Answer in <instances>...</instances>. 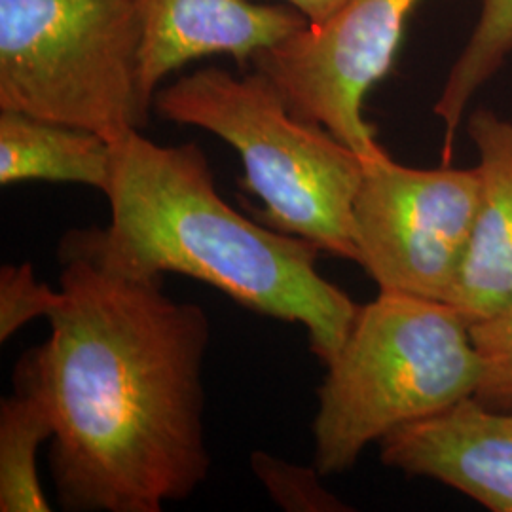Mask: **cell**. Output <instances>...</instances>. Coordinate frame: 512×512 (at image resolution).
<instances>
[{
  "instance_id": "obj_1",
  "label": "cell",
  "mask_w": 512,
  "mask_h": 512,
  "mask_svg": "<svg viewBox=\"0 0 512 512\" xmlns=\"http://www.w3.org/2000/svg\"><path fill=\"white\" fill-rule=\"evenodd\" d=\"M50 336L14 382L50 404V473L71 512H162L209 475L203 363L211 323L165 293L164 277L124 274L63 236Z\"/></svg>"
},
{
  "instance_id": "obj_2",
  "label": "cell",
  "mask_w": 512,
  "mask_h": 512,
  "mask_svg": "<svg viewBox=\"0 0 512 512\" xmlns=\"http://www.w3.org/2000/svg\"><path fill=\"white\" fill-rule=\"evenodd\" d=\"M105 196L109 226L65 234L88 255L124 274L186 275L245 310L298 323L323 365L342 348L359 306L319 274L321 251L224 202L196 143L164 147L129 131L112 143Z\"/></svg>"
},
{
  "instance_id": "obj_3",
  "label": "cell",
  "mask_w": 512,
  "mask_h": 512,
  "mask_svg": "<svg viewBox=\"0 0 512 512\" xmlns=\"http://www.w3.org/2000/svg\"><path fill=\"white\" fill-rule=\"evenodd\" d=\"M317 387L313 467L344 475L372 442L475 397L480 361L454 306L380 291L359 306Z\"/></svg>"
},
{
  "instance_id": "obj_4",
  "label": "cell",
  "mask_w": 512,
  "mask_h": 512,
  "mask_svg": "<svg viewBox=\"0 0 512 512\" xmlns=\"http://www.w3.org/2000/svg\"><path fill=\"white\" fill-rule=\"evenodd\" d=\"M154 110L238 152L243 186L262 202L256 220L357 264L353 203L363 156L329 129L294 116L266 74L203 67L158 90Z\"/></svg>"
},
{
  "instance_id": "obj_5",
  "label": "cell",
  "mask_w": 512,
  "mask_h": 512,
  "mask_svg": "<svg viewBox=\"0 0 512 512\" xmlns=\"http://www.w3.org/2000/svg\"><path fill=\"white\" fill-rule=\"evenodd\" d=\"M139 55L129 0H0V110L114 143L148 124Z\"/></svg>"
},
{
  "instance_id": "obj_6",
  "label": "cell",
  "mask_w": 512,
  "mask_h": 512,
  "mask_svg": "<svg viewBox=\"0 0 512 512\" xmlns=\"http://www.w3.org/2000/svg\"><path fill=\"white\" fill-rule=\"evenodd\" d=\"M476 167L418 169L387 150L363 158L353 234L368 277L387 293L448 302L473 236Z\"/></svg>"
},
{
  "instance_id": "obj_7",
  "label": "cell",
  "mask_w": 512,
  "mask_h": 512,
  "mask_svg": "<svg viewBox=\"0 0 512 512\" xmlns=\"http://www.w3.org/2000/svg\"><path fill=\"white\" fill-rule=\"evenodd\" d=\"M420 0H346L321 25L262 50L251 61L294 116L319 124L363 158L382 150L363 116L366 93L389 73L404 25Z\"/></svg>"
},
{
  "instance_id": "obj_8",
  "label": "cell",
  "mask_w": 512,
  "mask_h": 512,
  "mask_svg": "<svg viewBox=\"0 0 512 512\" xmlns=\"http://www.w3.org/2000/svg\"><path fill=\"white\" fill-rule=\"evenodd\" d=\"M141 21L139 84L148 107L165 76L207 55L247 65L310 21L293 6L251 0H129Z\"/></svg>"
},
{
  "instance_id": "obj_9",
  "label": "cell",
  "mask_w": 512,
  "mask_h": 512,
  "mask_svg": "<svg viewBox=\"0 0 512 512\" xmlns=\"http://www.w3.org/2000/svg\"><path fill=\"white\" fill-rule=\"evenodd\" d=\"M385 467L423 476L512 512V410L467 397L380 440Z\"/></svg>"
},
{
  "instance_id": "obj_10",
  "label": "cell",
  "mask_w": 512,
  "mask_h": 512,
  "mask_svg": "<svg viewBox=\"0 0 512 512\" xmlns=\"http://www.w3.org/2000/svg\"><path fill=\"white\" fill-rule=\"evenodd\" d=\"M467 133L478 154L473 236L448 302L469 325L512 302V120L476 109Z\"/></svg>"
},
{
  "instance_id": "obj_11",
  "label": "cell",
  "mask_w": 512,
  "mask_h": 512,
  "mask_svg": "<svg viewBox=\"0 0 512 512\" xmlns=\"http://www.w3.org/2000/svg\"><path fill=\"white\" fill-rule=\"evenodd\" d=\"M112 143L105 137L18 110H0V184H86L107 194Z\"/></svg>"
},
{
  "instance_id": "obj_12",
  "label": "cell",
  "mask_w": 512,
  "mask_h": 512,
  "mask_svg": "<svg viewBox=\"0 0 512 512\" xmlns=\"http://www.w3.org/2000/svg\"><path fill=\"white\" fill-rule=\"evenodd\" d=\"M0 401V511L48 512L38 478V448L54 437L50 404L29 385Z\"/></svg>"
},
{
  "instance_id": "obj_13",
  "label": "cell",
  "mask_w": 512,
  "mask_h": 512,
  "mask_svg": "<svg viewBox=\"0 0 512 512\" xmlns=\"http://www.w3.org/2000/svg\"><path fill=\"white\" fill-rule=\"evenodd\" d=\"M512 55V0H480L475 27L463 44L433 107L444 126V164L454 154L456 133L473 97Z\"/></svg>"
},
{
  "instance_id": "obj_14",
  "label": "cell",
  "mask_w": 512,
  "mask_h": 512,
  "mask_svg": "<svg viewBox=\"0 0 512 512\" xmlns=\"http://www.w3.org/2000/svg\"><path fill=\"white\" fill-rule=\"evenodd\" d=\"M251 469L262 482L277 507L289 512H344L351 511L344 501L321 484L315 467L294 465L275 458L268 452L251 456Z\"/></svg>"
},
{
  "instance_id": "obj_15",
  "label": "cell",
  "mask_w": 512,
  "mask_h": 512,
  "mask_svg": "<svg viewBox=\"0 0 512 512\" xmlns=\"http://www.w3.org/2000/svg\"><path fill=\"white\" fill-rule=\"evenodd\" d=\"M480 361L476 399L512 410V302L469 325Z\"/></svg>"
},
{
  "instance_id": "obj_16",
  "label": "cell",
  "mask_w": 512,
  "mask_h": 512,
  "mask_svg": "<svg viewBox=\"0 0 512 512\" xmlns=\"http://www.w3.org/2000/svg\"><path fill=\"white\" fill-rule=\"evenodd\" d=\"M59 291L40 281L29 262L6 264L0 270V342L38 317H48Z\"/></svg>"
},
{
  "instance_id": "obj_17",
  "label": "cell",
  "mask_w": 512,
  "mask_h": 512,
  "mask_svg": "<svg viewBox=\"0 0 512 512\" xmlns=\"http://www.w3.org/2000/svg\"><path fill=\"white\" fill-rule=\"evenodd\" d=\"M294 10H298L304 18L310 21V25H321L327 19L332 18L346 0H285Z\"/></svg>"
}]
</instances>
